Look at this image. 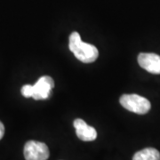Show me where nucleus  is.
I'll use <instances>...</instances> for the list:
<instances>
[{
	"label": "nucleus",
	"instance_id": "3",
	"mask_svg": "<svg viewBox=\"0 0 160 160\" xmlns=\"http://www.w3.org/2000/svg\"><path fill=\"white\" fill-rule=\"evenodd\" d=\"M24 158L26 160H47L50 152L46 143L29 141L24 146Z\"/></svg>",
	"mask_w": 160,
	"mask_h": 160
},
{
	"label": "nucleus",
	"instance_id": "2",
	"mask_svg": "<svg viewBox=\"0 0 160 160\" xmlns=\"http://www.w3.org/2000/svg\"><path fill=\"white\" fill-rule=\"evenodd\" d=\"M119 101L125 109L136 114H146L151 108L149 100L138 94H123Z\"/></svg>",
	"mask_w": 160,
	"mask_h": 160
},
{
	"label": "nucleus",
	"instance_id": "7",
	"mask_svg": "<svg viewBox=\"0 0 160 160\" xmlns=\"http://www.w3.org/2000/svg\"><path fill=\"white\" fill-rule=\"evenodd\" d=\"M132 160H160V153L154 148H146L136 152Z\"/></svg>",
	"mask_w": 160,
	"mask_h": 160
},
{
	"label": "nucleus",
	"instance_id": "4",
	"mask_svg": "<svg viewBox=\"0 0 160 160\" xmlns=\"http://www.w3.org/2000/svg\"><path fill=\"white\" fill-rule=\"evenodd\" d=\"M53 87H54V82L51 77L49 76L41 77L37 81V83L33 85L32 98L37 101L47 99L50 96L52 89Z\"/></svg>",
	"mask_w": 160,
	"mask_h": 160
},
{
	"label": "nucleus",
	"instance_id": "5",
	"mask_svg": "<svg viewBox=\"0 0 160 160\" xmlns=\"http://www.w3.org/2000/svg\"><path fill=\"white\" fill-rule=\"evenodd\" d=\"M139 65L152 74H160V56L152 52H142L138 55Z\"/></svg>",
	"mask_w": 160,
	"mask_h": 160
},
{
	"label": "nucleus",
	"instance_id": "9",
	"mask_svg": "<svg viewBox=\"0 0 160 160\" xmlns=\"http://www.w3.org/2000/svg\"><path fill=\"white\" fill-rule=\"evenodd\" d=\"M4 134H5V126L3 125V123L0 121V140L3 138Z\"/></svg>",
	"mask_w": 160,
	"mask_h": 160
},
{
	"label": "nucleus",
	"instance_id": "1",
	"mask_svg": "<svg viewBox=\"0 0 160 160\" xmlns=\"http://www.w3.org/2000/svg\"><path fill=\"white\" fill-rule=\"evenodd\" d=\"M69 48L75 57L84 63L93 62L99 56L97 48L91 44L83 42L79 33L77 31H74L69 36Z\"/></svg>",
	"mask_w": 160,
	"mask_h": 160
},
{
	"label": "nucleus",
	"instance_id": "8",
	"mask_svg": "<svg viewBox=\"0 0 160 160\" xmlns=\"http://www.w3.org/2000/svg\"><path fill=\"white\" fill-rule=\"evenodd\" d=\"M22 95L24 97H32V94H33V86H31V85H25V86H23L22 88Z\"/></svg>",
	"mask_w": 160,
	"mask_h": 160
},
{
	"label": "nucleus",
	"instance_id": "6",
	"mask_svg": "<svg viewBox=\"0 0 160 160\" xmlns=\"http://www.w3.org/2000/svg\"><path fill=\"white\" fill-rule=\"evenodd\" d=\"M76 133L80 140L84 142H92L97 137V132L92 127L88 126L84 120L78 118L74 121Z\"/></svg>",
	"mask_w": 160,
	"mask_h": 160
}]
</instances>
